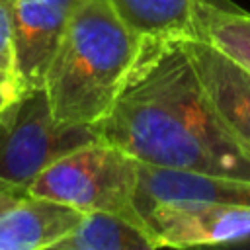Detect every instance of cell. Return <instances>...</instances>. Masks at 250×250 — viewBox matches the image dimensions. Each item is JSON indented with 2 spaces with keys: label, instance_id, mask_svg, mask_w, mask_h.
Returning a JSON list of instances; mask_svg holds the SVG:
<instances>
[{
  "label": "cell",
  "instance_id": "1",
  "mask_svg": "<svg viewBox=\"0 0 250 250\" xmlns=\"http://www.w3.org/2000/svg\"><path fill=\"white\" fill-rule=\"evenodd\" d=\"M98 133L143 164L250 180V150L213 107L182 41L146 49Z\"/></svg>",
  "mask_w": 250,
  "mask_h": 250
},
{
  "label": "cell",
  "instance_id": "2",
  "mask_svg": "<svg viewBox=\"0 0 250 250\" xmlns=\"http://www.w3.org/2000/svg\"><path fill=\"white\" fill-rule=\"evenodd\" d=\"M150 45L107 0H78L43 84L55 119L98 127L129 86Z\"/></svg>",
  "mask_w": 250,
  "mask_h": 250
},
{
  "label": "cell",
  "instance_id": "3",
  "mask_svg": "<svg viewBox=\"0 0 250 250\" xmlns=\"http://www.w3.org/2000/svg\"><path fill=\"white\" fill-rule=\"evenodd\" d=\"M139 164L135 156L98 137L47 166L31 182L29 191L80 213H139Z\"/></svg>",
  "mask_w": 250,
  "mask_h": 250
},
{
  "label": "cell",
  "instance_id": "4",
  "mask_svg": "<svg viewBox=\"0 0 250 250\" xmlns=\"http://www.w3.org/2000/svg\"><path fill=\"white\" fill-rule=\"evenodd\" d=\"M98 137V127L57 121L43 86L21 90L0 111V178L29 188L55 160Z\"/></svg>",
  "mask_w": 250,
  "mask_h": 250
},
{
  "label": "cell",
  "instance_id": "5",
  "mask_svg": "<svg viewBox=\"0 0 250 250\" xmlns=\"http://www.w3.org/2000/svg\"><path fill=\"white\" fill-rule=\"evenodd\" d=\"M160 248L236 242L250 236V207L164 201L139 211Z\"/></svg>",
  "mask_w": 250,
  "mask_h": 250
},
{
  "label": "cell",
  "instance_id": "6",
  "mask_svg": "<svg viewBox=\"0 0 250 250\" xmlns=\"http://www.w3.org/2000/svg\"><path fill=\"white\" fill-rule=\"evenodd\" d=\"M12 25L21 90L41 88L78 0H0Z\"/></svg>",
  "mask_w": 250,
  "mask_h": 250
},
{
  "label": "cell",
  "instance_id": "7",
  "mask_svg": "<svg viewBox=\"0 0 250 250\" xmlns=\"http://www.w3.org/2000/svg\"><path fill=\"white\" fill-rule=\"evenodd\" d=\"M84 213L0 178V250L53 248Z\"/></svg>",
  "mask_w": 250,
  "mask_h": 250
},
{
  "label": "cell",
  "instance_id": "8",
  "mask_svg": "<svg viewBox=\"0 0 250 250\" xmlns=\"http://www.w3.org/2000/svg\"><path fill=\"white\" fill-rule=\"evenodd\" d=\"M182 45L213 107L250 150V72L201 39H184Z\"/></svg>",
  "mask_w": 250,
  "mask_h": 250
},
{
  "label": "cell",
  "instance_id": "9",
  "mask_svg": "<svg viewBox=\"0 0 250 250\" xmlns=\"http://www.w3.org/2000/svg\"><path fill=\"white\" fill-rule=\"evenodd\" d=\"M164 201H201L250 207V180L160 168L141 162L135 195L137 209L141 211L148 205Z\"/></svg>",
  "mask_w": 250,
  "mask_h": 250
},
{
  "label": "cell",
  "instance_id": "10",
  "mask_svg": "<svg viewBox=\"0 0 250 250\" xmlns=\"http://www.w3.org/2000/svg\"><path fill=\"white\" fill-rule=\"evenodd\" d=\"M117 16L148 43L195 37V8L201 2L238 10L232 0H107Z\"/></svg>",
  "mask_w": 250,
  "mask_h": 250
},
{
  "label": "cell",
  "instance_id": "11",
  "mask_svg": "<svg viewBox=\"0 0 250 250\" xmlns=\"http://www.w3.org/2000/svg\"><path fill=\"white\" fill-rule=\"evenodd\" d=\"M158 240L139 213L92 211L53 250H156Z\"/></svg>",
  "mask_w": 250,
  "mask_h": 250
},
{
  "label": "cell",
  "instance_id": "12",
  "mask_svg": "<svg viewBox=\"0 0 250 250\" xmlns=\"http://www.w3.org/2000/svg\"><path fill=\"white\" fill-rule=\"evenodd\" d=\"M250 72V14L242 8L227 10L207 2L195 8V37Z\"/></svg>",
  "mask_w": 250,
  "mask_h": 250
},
{
  "label": "cell",
  "instance_id": "13",
  "mask_svg": "<svg viewBox=\"0 0 250 250\" xmlns=\"http://www.w3.org/2000/svg\"><path fill=\"white\" fill-rule=\"evenodd\" d=\"M0 68L16 76V53H14L12 25H10V18L2 2H0Z\"/></svg>",
  "mask_w": 250,
  "mask_h": 250
},
{
  "label": "cell",
  "instance_id": "14",
  "mask_svg": "<svg viewBox=\"0 0 250 250\" xmlns=\"http://www.w3.org/2000/svg\"><path fill=\"white\" fill-rule=\"evenodd\" d=\"M21 92V86L18 82V78L6 70L0 68V111L14 100L18 98V94Z\"/></svg>",
  "mask_w": 250,
  "mask_h": 250
}]
</instances>
